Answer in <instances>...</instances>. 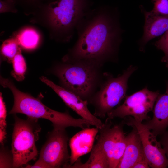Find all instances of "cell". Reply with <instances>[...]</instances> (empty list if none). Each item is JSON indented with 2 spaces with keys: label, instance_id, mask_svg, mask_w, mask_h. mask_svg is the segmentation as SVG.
Here are the masks:
<instances>
[{
  "label": "cell",
  "instance_id": "484cf974",
  "mask_svg": "<svg viewBox=\"0 0 168 168\" xmlns=\"http://www.w3.org/2000/svg\"><path fill=\"white\" fill-rule=\"evenodd\" d=\"M149 167L147 161L144 154L136 163L133 168H148Z\"/></svg>",
  "mask_w": 168,
  "mask_h": 168
},
{
  "label": "cell",
  "instance_id": "8fae6325",
  "mask_svg": "<svg viewBox=\"0 0 168 168\" xmlns=\"http://www.w3.org/2000/svg\"><path fill=\"white\" fill-rule=\"evenodd\" d=\"M40 79L51 87L65 104L81 118L88 121L91 125L94 126L98 129L102 128L104 123L91 113L87 107L89 104L87 101L82 100L73 92L55 84L46 77L41 76Z\"/></svg>",
  "mask_w": 168,
  "mask_h": 168
},
{
  "label": "cell",
  "instance_id": "7402d4cb",
  "mask_svg": "<svg viewBox=\"0 0 168 168\" xmlns=\"http://www.w3.org/2000/svg\"><path fill=\"white\" fill-rule=\"evenodd\" d=\"M7 111L5 103L3 101L2 94H0V133L6 134V128Z\"/></svg>",
  "mask_w": 168,
  "mask_h": 168
},
{
  "label": "cell",
  "instance_id": "4fadbf2b",
  "mask_svg": "<svg viewBox=\"0 0 168 168\" xmlns=\"http://www.w3.org/2000/svg\"><path fill=\"white\" fill-rule=\"evenodd\" d=\"M98 128H87L77 133L69 141L71 150L70 165H73L80 157L91 151Z\"/></svg>",
  "mask_w": 168,
  "mask_h": 168
},
{
  "label": "cell",
  "instance_id": "d4e9b609",
  "mask_svg": "<svg viewBox=\"0 0 168 168\" xmlns=\"http://www.w3.org/2000/svg\"><path fill=\"white\" fill-rule=\"evenodd\" d=\"M162 135L160 142L164 149L168 159V130L166 131Z\"/></svg>",
  "mask_w": 168,
  "mask_h": 168
},
{
  "label": "cell",
  "instance_id": "30bf717a",
  "mask_svg": "<svg viewBox=\"0 0 168 168\" xmlns=\"http://www.w3.org/2000/svg\"><path fill=\"white\" fill-rule=\"evenodd\" d=\"M125 122L135 128L140 138L144 155L150 167L165 168L168 166V159L156 136L144 124L129 116Z\"/></svg>",
  "mask_w": 168,
  "mask_h": 168
},
{
  "label": "cell",
  "instance_id": "ba28073f",
  "mask_svg": "<svg viewBox=\"0 0 168 168\" xmlns=\"http://www.w3.org/2000/svg\"><path fill=\"white\" fill-rule=\"evenodd\" d=\"M159 94V91H152L146 86L130 95L126 96L123 104L110 112L107 114V118L112 119L132 116L141 122L150 120L148 113L153 111Z\"/></svg>",
  "mask_w": 168,
  "mask_h": 168
},
{
  "label": "cell",
  "instance_id": "e0dca14e",
  "mask_svg": "<svg viewBox=\"0 0 168 168\" xmlns=\"http://www.w3.org/2000/svg\"><path fill=\"white\" fill-rule=\"evenodd\" d=\"M16 38L20 45L25 49H30L37 46L40 37L38 33L34 29L27 28L21 31Z\"/></svg>",
  "mask_w": 168,
  "mask_h": 168
},
{
  "label": "cell",
  "instance_id": "44dd1931",
  "mask_svg": "<svg viewBox=\"0 0 168 168\" xmlns=\"http://www.w3.org/2000/svg\"><path fill=\"white\" fill-rule=\"evenodd\" d=\"M0 168L13 167V160L12 153L8 152L3 147L0 150Z\"/></svg>",
  "mask_w": 168,
  "mask_h": 168
},
{
  "label": "cell",
  "instance_id": "6da1fadb",
  "mask_svg": "<svg viewBox=\"0 0 168 168\" xmlns=\"http://www.w3.org/2000/svg\"><path fill=\"white\" fill-rule=\"evenodd\" d=\"M116 9L101 7L89 10L76 28L77 39L63 59L102 68L117 62L123 31Z\"/></svg>",
  "mask_w": 168,
  "mask_h": 168
},
{
  "label": "cell",
  "instance_id": "7a4b0ae2",
  "mask_svg": "<svg viewBox=\"0 0 168 168\" xmlns=\"http://www.w3.org/2000/svg\"><path fill=\"white\" fill-rule=\"evenodd\" d=\"M0 84L4 87L9 88L14 97V105L9 114L21 113L28 117L42 118L49 120L53 128L65 129L68 127H79L82 129L91 125L83 119H76L66 110L61 112L52 110L44 105L39 97L35 98L30 94L18 90L10 80L0 77Z\"/></svg>",
  "mask_w": 168,
  "mask_h": 168
},
{
  "label": "cell",
  "instance_id": "9a60e30c",
  "mask_svg": "<svg viewBox=\"0 0 168 168\" xmlns=\"http://www.w3.org/2000/svg\"><path fill=\"white\" fill-rule=\"evenodd\" d=\"M126 136V145L117 168H133L138 161L144 154L139 136L133 128Z\"/></svg>",
  "mask_w": 168,
  "mask_h": 168
},
{
  "label": "cell",
  "instance_id": "9c48e42d",
  "mask_svg": "<svg viewBox=\"0 0 168 168\" xmlns=\"http://www.w3.org/2000/svg\"><path fill=\"white\" fill-rule=\"evenodd\" d=\"M107 118L102 128L98 129L97 144L105 154L109 168H117L125 149L126 136L123 128V122L114 125Z\"/></svg>",
  "mask_w": 168,
  "mask_h": 168
},
{
  "label": "cell",
  "instance_id": "3957f363",
  "mask_svg": "<svg viewBox=\"0 0 168 168\" xmlns=\"http://www.w3.org/2000/svg\"><path fill=\"white\" fill-rule=\"evenodd\" d=\"M53 72L60 86L88 102L98 90L103 80L102 68L80 62L63 61Z\"/></svg>",
  "mask_w": 168,
  "mask_h": 168
},
{
  "label": "cell",
  "instance_id": "4316f807",
  "mask_svg": "<svg viewBox=\"0 0 168 168\" xmlns=\"http://www.w3.org/2000/svg\"><path fill=\"white\" fill-rule=\"evenodd\" d=\"M156 0H152V1L153 2H154Z\"/></svg>",
  "mask_w": 168,
  "mask_h": 168
},
{
  "label": "cell",
  "instance_id": "7c38bea8",
  "mask_svg": "<svg viewBox=\"0 0 168 168\" xmlns=\"http://www.w3.org/2000/svg\"><path fill=\"white\" fill-rule=\"evenodd\" d=\"M141 9L145 17L143 35L139 41L140 49L143 51L150 40L168 30V15H160L152 10L146 11L142 6Z\"/></svg>",
  "mask_w": 168,
  "mask_h": 168
},
{
  "label": "cell",
  "instance_id": "cb8c5ba5",
  "mask_svg": "<svg viewBox=\"0 0 168 168\" xmlns=\"http://www.w3.org/2000/svg\"><path fill=\"white\" fill-rule=\"evenodd\" d=\"M15 0H0V13L4 12L10 11H13L15 9Z\"/></svg>",
  "mask_w": 168,
  "mask_h": 168
},
{
  "label": "cell",
  "instance_id": "2e32d148",
  "mask_svg": "<svg viewBox=\"0 0 168 168\" xmlns=\"http://www.w3.org/2000/svg\"><path fill=\"white\" fill-rule=\"evenodd\" d=\"M69 168H109V163L105 154L96 143L94 145L86 162L82 163L79 158Z\"/></svg>",
  "mask_w": 168,
  "mask_h": 168
},
{
  "label": "cell",
  "instance_id": "5b68a950",
  "mask_svg": "<svg viewBox=\"0 0 168 168\" xmlns=\"http://www.w3.org/2000/svg\"><path fill=\"white\" fill-rule=\"evenodd\" d=\"M14 115L11 152L13 167L19 168L36 159L38 151L35 142L38 140L41 128L38 119L28 117L26 119H23Z\"/></svg>",
  "mask_w": 168,
  "mask_h": 168
},
{
  "label": "cell",
  "instance_id": "ffe728a7",
  "mask_svg": "<svg viewBox=\"0 0 168 168\" xmlns=\"http://www.w3.org/2000/svg\"><path fill=\"white\" fill-rule=\"evenodd\" d=\"M154 45L158 49L161 50L164 53V55L161 61L165 63L166 67L168 68V30L154 43Z\"/></svg>",
  "mask_w": 168,
  "mask_h": 168
},
{
  "label": "cell",
  "instance_id": "d6986e66",
  "mask_svg": "<svg viewBox=\"0 0 168 168\" xmlns=\"http://www.w3.org/2000/svg\"><path fill=\"white\" fill-rule=\"evenodd\" d=\"M16 38H11L4 41L1 45V53L3 58L10 63H12L15 56L20 47Z\"/></svg>",
  "mask_w": 168,
  "mask_h": 168
},
{
  "label": "cell",
  "instance_id": "277c9868",
  "mask_svg": "<svg viewBox=\"0 0 168 168\" xmlns=\"http://www.w3.org/2000/svg\"><path fill=\"white\" fill-rule=\"evenodd\" d=\"M137 69L136 66L131 65L116 77L110 73L104 72L103 79L99 89L88 102L94 107L95 116L105 118L125 98L128 80Z\"/></svg>",
  "mask_w": 168,
  "mask_h": 168
},
{
  "label": "cell",
  "instance_id": "52a82bcc",
  "mask_svg": "<svg viewBox=\"0 0 168 168\" xmlns=\"http://www.w3.org/2000/svg\"><path fill=\"white\" fill-rule=\"evenodd\" d=\"M68 139L65 129L53 128L41 149L38 160L26 168H68L70 156L68 149Z\"/></svg>",
  "mask_w": 168,
  "mask_h": 168
},
{
  "label": "cell",
  "instance_id": "ac0fdd59",
  "mask_svg": "<svg viewBox=\"0 0 168 168\" xmlns=\"http://www.w3.org/2000/svg\"><path fill=\"white\" fill-rule=\"evenodd\" d=\"M12 63L13 69L11 72V75L17 81H22L25 78L26 65L20 48L14 58Z\"/></svg>",
  "mask_w": 168,
  "mask_h": 168
},
{
  "label": "cell",
  "instance_id": "603a6c76",
  "mask_svg": "<svg viewBox=\"0 0 168 168\" xmlns=\"http://www.w3.org/2000/svg\"><path fill=\"white\" fill-rule=\"evenodd\" d=\"M152 10L160 15H168V0H156Z\"/></svg>",
  "mask_w": 168,
  "mask_h": 168
},
{
  "label": "cell",
  "instance_id": "8992f818",
  "mask_svg": "<svg viewBox=\"0 0 168 168\" xmlns=\"http://www.w3.org/2000/svg\"><path fill=\"white\" fill-rule=\"evenodd\" d=\"M52 27L59 34L71 38L76 26L89 10L87 0H57L47 7Z\"/></svg>",
  "mask_w": 168,
  "mask_h": 168
},
{
  "label": "cell",
  "instance_id": "5bb4252c",
  "mask_svg": "<svg viewBox=\"0 0 168 168\" xmlns=\"http://www.w3.org/2000/svg\"><path fill=\"white\" fill-rule=\"evenodd\" d=\"M152 111V119L144 124L155 135H161L168 128V81L165 92L158 96Z\"/></svg>",
  "mask_w": 168,
  "mask_h": 168
}]
</instances>
